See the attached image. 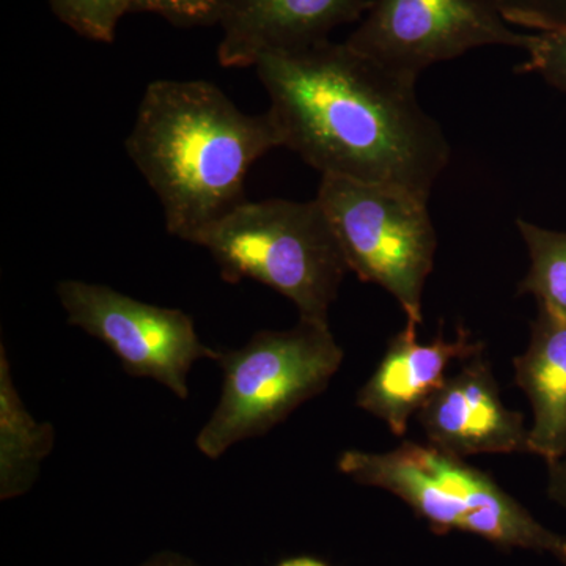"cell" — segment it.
Listing matches in <instances>:
<instances>
[{
  "label": "cell",
  "instance_id": "8fae6325",
  "mask_svg": "<svg viewBox=\"0 0 566 566\" xmlns=\"http://www.w3.org/2000/svg\"><path fill=\"white\" fill-rule=\"evenodd\" d=\"M374 0H227L219 63L248 69L270 52L301 50L360 21Z\"/></svg>",
  "mask_w": 566,
  "mask_h": 566
},
{
  "label": "cell",
  "instance_id": "7c38bea8",
  "mask_svg": "<svg viewBox=\"0 0 566 566\" xmlns=\"http://www.w3.org/2000/svg\"><path fill=\"white\" fill-rule=\"evenodd\" d=\"M516 386L532 406L528 453L554 463L566 450V318L538 304L526 352L513 359Z\"/></svg>",
  "mask_w": 566,
  "mask_h": 566
},
{
  "label": "cell",
  "instance_id": "9a60e30c",
  "mask_svg": "<svg viewBox=\"0 0 566 566\" xmlns=\"http://www.w3.org/2000/svg\"><path fill=\"white\" fill-rule=\"evenodd\" d=\"M133 0H51L55 17L77 35L99 43H112Z\"/></svg>",
  "mask_w": 566,
  "mask_h": 566
},
{
  "label": "cell",
  "instance_id": "3957f363",
  "mask_svg": "<svg viewBox=\"0 0 566 566\" xmlns=\"http://www.w3.org/2000/svg\"><path fill=\"white\" fill-rule=\"evenodd\" d=\"M337 465L353 482L401 499L436 535L463 532L499 549L549 554L566 565V535L543 526L493 476L463 458L405 441L389 452L346 450Z\"/></svg>",
  "mask_w": 566,
  "mask_h": 566
},
{
  "label": "cell",
  "instance_id": "d6986e66",
  "mask_svg": "<svg viewBox=\"0 0 566 566\" xmlns=\"http://www.w3.org/2000/svg\"><path fill=\"white\" fill-rule=\"evenodd\" d=\"M547 495L562 509H566V450L564 455L547 464Z\"/></svg>",
  "mask_w": 566,
  "mask_h": 566
},
{
  "label": "cell",
  "instance_id": "277c9868",
  "mask_svg": "<svg viewBox=\"0 0 566 566\" xmlns=\"http://www.w3.org/2000/svg\"><path fill=\"white\" fill-rule=\"evenodd\" d=\"M223 281L263 283L292 301L300 318L327 322L348 266L318 200L268 199L234 207L193 238Z\"/></svg>",
  "mask_w": 566,
  "mask_h": 566
},
{
  "label": "cell",
  "instance_id": "ba28073f",
  "mask_svg": "<svg viewBox=\"0 0 566 566\" xmlns=\"http://www.w3.org/2000/svg\"><path fill=\"white\" fill-rule=\"evenodd\" d=\"M69 324L98 338L120 359L126 374L150 378L180 400L189 397L188 376L197 360L218 359L200 340L191 316L126 296L112 286L84 281L57 283Z\"/></svg>",
  "mask_w": 566,
  "mask_h": 566
},
{
  "label": "cell",
  "instance_id": "5bb4252c",
  "mask_svg": "<svg viewBox=\"0 0 566 566\" xmlns=\"http://www.w3.org/2000/svg\"><path fill=\"white\" fill-rule=\"evenodd\" d=\"M516 226L531 256V270L517 292L532 294L536 303L566 318V233L542 229L524 219H517Z\"/></svg>",
  "mask_w": 566,
  "mask_h": 566
},
{
  "label": "cell",
  "instance_id": "52a82bcc",
  "mask_svg": "<svg viewBox=\"0 0 566 566\" xmlns=\"http://www.w3.org/2000/svg\"><path fill=\"white\" fill-rule=\"evenodd\" d=\"M494 0H374L346 44L395 74L417 81L436 63L483 46L526 50Z\"/></svg>",
  "mask_w": 566,
  "mask_h": 566
},
{
  "label": "cell",
  "instance_id": "44dd1931",
  "mask_svg": "<svg viewBox=\"0 0 566 566\" xmlns=\"http://www.w3.org/2000/svg\"><path fill=\"white\" fill-rule=\"evenodd\" d=\"M275 566H331L326 564V562L322 560V558H316L312 556H297L290 557L286 560H282L281 564Z\"/></svg>",
  "mask_w": 566,
  "mask_h": 566
},
{
  "label": "cell",
  "instance_id": "ffe728a7",
  "mask_svg": "<svg viewBox=\"0 0 566 566\" xmlns=\"http://www.w3.org/2000/svg\"><path fill=\"white\" fill-rule=\"evenodd\" d=\"M139 566H203L197 564L192 558L182 556L180 553L174 551H163V553L155 554L148 558L147 562Z\"/></svg>",
  "mask_w": 566,
  "mask_h": 566
},
{
  "label": "cell",
  "instance_id": "e0dca14e",
  "mask_svg": "<svg viewBox=\"0 0 566 566\" xmlns=\"http://www.w3.org/2000/svg\"><path fill=\"white\" fill-rule=\"evenodd\" d=\"M227 0H133V11L158 14L178 28L219 24Z\"/></svg>",
  "mask_w": 566,
  "mask_h": 566
},
{
  "label": "cell",
  "instance_id": "30bf717a",
  "mask_svg": "<svg viewBox=\"0 0 566 566\" xmlns=\"http://www.w3.org/2000/svg\"><path fill=\"white\" fill-rule=\"evenodd\" d=\"M416 324L406 323L403 331L390 338L375 374L357 392V408L378 417L395 436L408 431L409 419L447 381V368L453 360H464L485 353V342L458 324L455 337L446 338L444 329L430 344H419Z\"/></svg>",
  "mask_w": 566,
  "mask_h": 566
},
{
  "label": "cell",
  "instance_id": "5b68a950",
  "mask_svg": "<svg viewBox=\"0 0 566 566\" xmlns=\"http://www.w3.org/2000/svg\"><path fill=\"white\" fill-rule=\"evenodd\" d=\"M344 357L329 323L305 318L292 329L260 331L243 348L219 352L221 398L197 434V449L218 460L238 442L266 434L323 394Z\"/></svg>",
  "mask_w": 566,
  "mask_h": 566
},
{
  "label": "cell",
  "instance_id": "6da1fadb",
  "mask_svg": "<svg viewBox=\"0 0 566 566\" xmlns=\"http://www.w3.org/2000/svg\"><path fill=\"white\" fill-rule=\"evenodd\" d=\"M253 69L282 147L322 177L392 186L428 202L450 144L420 106L417 81L331 40L270 52Z\"/></svg>",
  "mask_w": 566,
  "mask_h": 566
},
{
  "label": "cell",
  "instance_id": "7a4b0ae2",
  "mask_svg": "<svg viewBox=\"0 0 566 566\" xmlns=\"http://www.w3.org/2000/svg\"><path fill=\"white\" fill-rule=\"evenodd\" d=\"M282 147L270 112L249 115L207 81L151 82L126 151L163 205L167 232L192 243L244 202L253 164Z\"/></svg>",
  "mask_w": 566,
  "mask_h": 566
},
{
  "label": "cell",
  "instance_id": "9c48e42d",
  "mask_svg": "<svg viewBox=\"0 0 566 566\" xmlns=\"http://www.w3.org/2000/svg\"><path fill=\"white\" fill-rule=\"evenodd\" d=\"M428 444L460 458L528 453V428L506 408L485 353L464 360L417 412Z\"/></svg>",
  "mask_w": 566,
  "mask_h": 566
},
{
  "label": "cell",
  "instance_id": "ac0fdd59",
  "mask_svg": "<svg viewBox=\"0 0 566 566\" xmlns=\"http://www.w3.org/2000/svg\"><path fill=\"white\" fill-rule=\"evenodd\" d=\"M510 24L536 32L566 28V0H494Z\"/></svg>",
  "mask_w": 566,
  "mask_h": 566
},
{
  "label": "cell",
  "instance_id": "4fadbf2b",
  "mask_svg": "<svg viewBox=\"0 0 566 566\" xmlns=\"http://www.w3.org/2000/svg\"><path fill=\"white\" fill-rule=\"evenodd\" d=\"M55 446V428L25 408L11 378L6 345L0 346V501L28 493Z\"/></svg>",
  "mask_w": 566,
  "mask_h": 566
},
{
  "label": "cell",
  "instance_id": "2e32d148",
  "mask_svg": "<svg viewBox=\"0 0 566 566\" xmlns=\"http://www.w3.org/2000/svg\"><path fill=\"white\" fill-rule=\"evenodd\" d=\"M526 63L521 73H536L558 91L566 93V28L528 36Z\"/></svg>",
  "mask_w": 566,
  "mask_h": 566
},
{
  "label": "cell",
  "instance_id": "8992f818",
  "mask_svg": "<svg viewBox=\"0 0 566 566\" xmlns=\"http://www.w3.org/2000/svg\"><path fill=\"white\" fill-rule=\"evenodd\" d=\"M316 200L348 270L392 294L406 323L420 326L424 285L438 249L427 200L392 186L340 177H322Z\"/></svg>",
  "mask_w": 566,
  "mask_h": 566
}]
</instances>
